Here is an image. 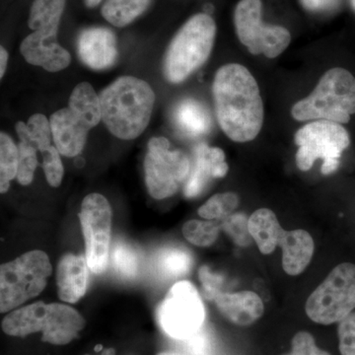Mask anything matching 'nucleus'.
Listing matches in <instances>:
<instances>
[{
    "mask_svg": "<svg viewBox=\"0 0 355 355\" xmlns=\"http://www.w3.org/2000/svg\"><path fill=\"white\" fill-rule=\"evenodd\" d=\"M173 121L178 130L189 137L207 135L211 128V116L207 107L196 99H184L173 112Z\"/></svg>",
    "mask_w": 355,
    "mask_h": 355,
    "instance_id": "nucleus-20",
    "label": "nucleus"
},
{
    "mask_svg": "<svg viewBox=\"0 0 355 355\" xmlns=\"http://www.w3.org/2000/svg\"><path fill=\"white\" fill-rule=\"evenodd\" d=\"M19 151V165H18L17 180L23 186L32 183L35 171L38 166L37 149L28 142L20 141L18 144Z\"/></svg>",
    "mask_w": 355,
    "mask_h": 355,
    "instance_id": "nucleus-32",
    "label": "nucleus"
},
{
    "mask_svg": "<svg viewBox=\"0 0 355 355\" xmlns=\"http://www.w3.org/2000/svg\"><path fill=\"white\" fill-rule=\"evenodd\" d=\"M43 154V168L46 181L53 188H58L62 182L64 175V165L57 147L51 146Z\"/></svg>",
    "mask_w": 355,
    "mask_h": 355,
    "instance_id": "nucleus-33",
    "label": "nucleus"
},
{
    "mask_svg": "<svg viewBox=\"0 0 355 355\" xmlns=\"http://www.w3.org/2000/svg\"><path fill=\"white\" fill-rule=\"evenodd\" d=\"M217 121L235 142L252 141L265 119L258 83L244 65L228 64L217 70L212 85Z\"/></svg>",
    "mask_w": 355,
    "mask_h": 355,
    "instance_id": "nucleus-1",
    "label": "nucleus"
},
{
    "mask_svg": "<svg viewBox=\"0 0 355 355\" xmlns=\"http://www.w3.org/2000/svg\"><path fill=\"white\" fill-rule=\"evenodd\" d=\"M51 273L49 257L42 251L28 252L1 266L0 311L18 307L44 291Z\"/></svg>",
    "mask_w": 355,
    "mask_h": 355,
    "instance_id": "nucleus-5",
    "label": "nucleus"
},
{
    "mask_svg": "<svg viewBox=\"0 0 355 355\" xmlns=\"http://www.w3.org/2000/svg\"><path fill=\"white\" fill-rule=\"evenodd\" d=\"M20 51L28 64L43 67L46 71H60L71 62L70 53L58 43V39L44 38L35 32L23 40Z\"/></svg>",
    "mask_w": 355,
    "mask_h": 355,
    "instance_id": "nucleus-16",
    "label": "nucleus"
},
{
    "mask_svg": "<svg viewBox=\"0 0 355 355\" xmlns=\"http://www.w3.org/2000/svg\"><path fill=\"white\" fill-rule=\"evenodd\" d=\"M228 172L225 154L218 147L200 144L195 148L193 169L184 186L187 198H196L202 193L211 179L223 178Z\"/></svg>",
    "mask_w": 355,
    "mask_h": 355,
    "instance_id": "nucleus-13",
    "label": "nucleus"
},
{
    "mask_svg": "<svg viewBox=\"0 0 355 355\" xmlns=\"http://www.w3.org/2000/svg\"><path fill=\"white\" fill-rule=\"evenodd\" d=\"M85 327V320L73 308L58 303L46 306L42 340L55 345H64L78 336Z\"/></svg>",
    "mask_w": 355,
    "mask_h": 355,
    "instance_id": "nucleus-15",
    "label": "nucleus"
},
{
    "mask_svg": "<svg viewBox=\"0 0 355 355\" xmlns=\"http://www.w3.org/2000/svg\"><path fill=\"white\" fill-rule=\"evenodd\" d=\"M111 259L114 270L123 279H133L139 275V254L127 243H116L112 250Z\"/></svg>",
    "mask_w": 355,
    "mask_h": 355,
    "instance_id": "nucleus-29",
    "label": "nucleus"
},
{
    "mask_svg": "<svg viewBox=\"0 0 355 355\" xmlns=\"http://www.w3.org/2000/svg\"><path fill=\"white\" fill-rule=\"evenodd\" d=\"M77 51L83 64L90 69H110L118 57L116 35L106 27L86 28L79 34Z\"/></svg>",
    "mask_w": 355,
    "mask_h": 355,
    "instance_id": "nucleus-12",
    "label": "nucleus"
},
{
    "mask_svg": "<svg viewBox=\"0 0 355 355\" xmlns=\"http://www.w3.org/2000/svg\"><path fill=\"white\" fill-rule=\"evenodd\" d=\"M187 349L195 355H205L209 350V340L207 334L200 330L198 334L191 336L188 340H184Z\"/></svg>",
    "mask_w": 355,
    "mask_h": 355,
    "instance_id": "nucleus-37",
    "label": "nucleus"
},
{
    "mask_svg": "<svg viewBox=\"0 0 355 355\" xmlns=\"http://www.w3.org/2000/svg\"><path fill=\"white\" fill-rule=\"evenodd\" d=\"M248 231L263 254H272L279 246L280 240L286 232L275 212L268 209L256 210L250 216Z\"/></svg>",
    "mask_w": 355,
    "mask_h": 355,
    "instance_id": "nucleus-21",
    "label": "nucleus"
},
{
    "mask_svg": "<svg viewBox=\"0 0 355 355\" xmlns=\"http://www.w3.org/2000/svg\"><path fill=\"white\" fill-rule=\"evenodd\" d=\"M200 279L202 284L203 295L205 298L211 299L214 298L221 293L220 288L223 279L220 275L212 273L207 266H202L200 270Z\"/></svg>",
    "mask_w": 355,
    "mask_h": 355,
    "instance_id": "nucleus-36",
    "label": "nucleus"
},
{
    "mask_svg": "<svg viewBox=\"0 0 355 355\" xmlns=\"http://www.w3.org/2000/svg\"><path fill=\"white\" fill-rule=\"evenodd\" d=\"M355 309V265L340 263L313 291L306 302L308 317L315 323H340Z\"/></svg>",
    "mask_w": 355,
    "mask_h": 355,
    "instance_id": "nucleus-7",
    "label": "nucleus"
},
{
    "mask_svg": "<svg viewBox=\"0 0 355 355\" xmlns=\"http://www.w3.org/2000/svg\"><path fill=\"white\" fill-rule=\"evenodd\" d=\"M85 6L89 8H94V7L99 6L101 3L102 0H83Z\"/></svg>",
    "mask_w": 355,
    "mask_h": 355,
    "instance_id": "nucleus-40",
    "label": "nucleus"
},
{
    "mask_svg": "<svg viewBox=\"0 0 355 355\" xmlns=\"http://www.w3.org/2000/svg\"><path fill=\"white\" fill-rule=\"evenodd\" d=\"M291 354L284 355H331L317 347L314 338L308 331H299L292 338Z\"/></svg>",
    "mask_w": 355,
    "mask_h": 355,
    "instance_id": "nucleus-35",
    "label": "nucleus"
},
{
    "mask_svg": "<svg viewBox=\"0 0 355 355\" xmlns=\"http://www.w3.org/2000/svg\"><path fill=\"white\" fill-rule=\"evenodd\" d=\"M16 132L20 141L28 142L41 153L51 146L53 132L51 121L44 114H33L27 123L18 121L16 123Z\"/></svg>",
    "mask_w": 355,
    "mask_h": 355,
    "instance_id": "nucleus-26",
    "label": "nucleus"
},
{
    "mask_svg": "<svg viewBox=\"0 0 355 355\" xmlns=\"http://www.w3.org/2000/svg\"><path fill=\"white\" fill-rule=\"evenodd\" d=\"M193 258L187 250L182 248H165L156 257L159 272L167 279H177L190 272Z\"/></svg>",
    "mask_w": 355,
    "mask_h": 355,
    "instance_id": "nucleus-27",
    "label": "nucleus"
},
{
    "mask_svg": "<svg viewBox=\"0 0 355 355\" xmlns=\"http://www.w3.org/2000/svg\"><path fill=\"white\" fill-rule=\"evenodd\" d=\"M102 121L110 132L123 140L139 137L149 125L155 94L146 81L121 76L99 94Z\"/></svg>",
    "mask_w": 355,
    "mask_h": 355,
    "instance_id": "nucleus-2",
    "label": "nucleus"
},
{
    "mask_svg": "<svg viewBox=\"0 0 355 355\" xmlns=\"http://www.w3.org/2000/svg\"><path fill=\"white\" fill-rule=\"evenodd\" d=\"M184 238L198 247H209L216 241L218 227L209 221L191 220L183 226Z\"/></svg>",
    "mask_w": 355,
    "mask_h": 355,
    "instance_id": "nucleus-31",
    "label": "nucleus"
},
{
    "mask_svg": "<svg viewBox=\"0 0 355 355\" xmlns=\"http://www.w3.org/2000/svg\"><path fill=\"white\" fill-rule=\"evenodd\" d=\"M350 3H352V8L355 11V0H350Z\"/></svg>",
    "mask_w": 355,
    "mask_h": 355,
    "instance_id": "nucleus-43",
    "label": "nucleus"
},
{
    "mask_svg": "<svg viewBox=\"0 0 355 355\" xmlns=\"http://www.w3.org/2000/svg\"><path fill=\"white\" fill-rule=\"evenodd\" d=\"M156 315L166 335L184 342L202 330L205 305L198 289L190 282L182 280L171 287Z\"/></svg>",
    "mask_w": 355,
    "mask_h": 355,
    "instance_id": "nucleus-9",
    "label": "nucleus"
},
{
    "mask_svg": "<svg viewBox=\"0 0 355 355\" xmlns=\"http://www.w3.org/2000/svg\"><path fill=\"white\" fill-rule=\"evenodd\" d=\"M239 205V198L234 193H217L198 209V214L205 219L224 218L232 214Z\"/></svg>",
    "mask_w": 355,
    "mask_h": 355,
    "instance_id": "nucleus-30",
    "label": "nucleus"
},
{
    "mask_svg": "<svg viewBox=\"0 0 355 355\" xmlns=\"http://www.w3.org/2000/svg\"><path fill=\"white\" fill-rule=\"evenodd\" d=\"M69 108L85 123L89 130L102 121L101 103L91 84L83 83L76 86L69 97Z\"/></svg>",
    "mask_w": 355,
    "mask_h": 355,
    "instance_id": "nucleus-24",
    "label": "nucleus"
},
{
    "mask_svg": "<svg viewBox=\"0 0 355 355\" xmlns=\"http://www.w3.org/2000/svg\"><path fill=\"white\" fill-rule=\"evenodd\" d=\"M355 114V77L349 70L335 67L324 72L316 87L292 106L295 121H330L347 123Z\"/></svg>",
    "mask_w": 355,
    "mask_h": 355,
    "instance_id": "nucleus-3",
    "label": "nucleus"
},
{
    "mask_svg": "<svg viewBox=\"0 0 355 355\" xmlns=\"http://www.w3.org/2000/svg\"><path fill=\"white\" fill-rule=\"evenodd\" d=\"M88 270L86 257L72 254L62 257L57 272L58 297L64 302H78L87 289Z\"/></svg>",
    "mask_w": 355,
    "mask_h": 355,
    "instance_id": "nucleus-18",
    "label": "nucleus"
},
{
    "mask_svg": "<svg viewBox=\"0 0 355 355\" xmlns=\"http://www.w3.org/2000/svg\"><path fill=\"white\" fill-rule=\"evenodd\" d=\"M67 0H34L30 9V29L40 36L58 39V28Z\"/></svg>",
    "mask_w": 355,
    "mask_h": 355,
    "instance_id": "nucleus-22",
    "label": "nucleus"
},
{
    "mask_svg": "<svg viewBox=\"0 0 355 355\" xmlns=\"http://www.w3.org/2000/svg\"><path fill=\"white\" fill-rule=\"evenodd\" d=\"M261 12V0H240L234 12L238 38L252 55L279 57L291 44V33L282 26L263 24Z\"/></svg>",
    "mask_w": 355,
    "mask_h": 355,
    "instance_id": "nucleus-10",
    "label": "nucleus"
},
{
    "mask_svg": "<svg viewBox=\"0 0 355 355\" xmlns=\"http://www.w3.org/2000/svg\"><path fill=\"white\" fill-rule=\"evenodd\" d=\"M279 246L282 249V268L287 275H298L304 272L314 254V240L302 229L286 231Z\"/></svg>",
    "mask_w": 355,
    "mask_h": 355,
    "instance_id": "nucleus-19",
    "label": "nucleus"
},
{
    "mask_svg": "<svg viewBox=\"0 0 355 355\" xmlns=\"http://www.w3.org/2000/svg\"><path fill=\"white\" fill-rule=\"evenodd\" d=\"M157 355H181V354H174V352H161V354H159Z\"/></svg>",
    "mask_w": 355,
    "mask_h": 355,
    "instance_id": "nucleus-42",
    "label": "nucleus"
},
{
    "mask_svg": "<svg viewBox=\"0 0 355 355\" xmlns=\"http://www.w3.org/2000/svg\"><path fill=\"white\" fill-rule=\"evenodd\" d=\"M214 302L222 316L240 327L254 324L263 316L265 311L263 300L253 291L221 292L214 298Z\"/></svg>",
    "mask_w": 355,
    "mask_h": 355,
    "instance_id": "nucleus-17",
    "label": "nucleus"
},
{
    "mask_svg": "<svg viewBox=\"0 0 355 355\" xmlns=\"http://www.w3.org/2000/svg\"><path fill=\"white\" fill-rule=\"evenodd\" d=\"M7 62H8V53L3 46H1L0 48V77H3L6 73Z\"/></svg>",
    "mask_w": 355,
    "mask_h": 355,
    "instance_id": "nucleus-39",
    "label": "nucleus"
},
{
    "mask_svg": "<svg viewBox=\"0 0 355 355\" xmlns=\"http://www.w3.org/2000/svg\"><path fill=\"white\" fill-rule=\"evenodd\" d=\"M53 140L58 153L65 157H76L85 146L89 128L70 108L58 110L51 114Z\"/></svg>",
    "mask_w": 355,
    "mask_h": 355,
    "instance_id": "nucleus-14",
    "label": "nucleus"
},
{
    "mask_svg": "<svg viewBox=\"0 0 355 355\" xmlns=\"http://www.w3.org/2000/svg\"><path fill=\"white\" fill-rule=\"evenodd\" d=\"M299 147L296 164L301 171H309L318 159H323L322 173L330 175L340 166L342 154L350 144L349 132L340 123L314 121L299 128L294 137Z\"/></svg>",
    "mask_w": 355,
    "mask_h": 355,
    "instance_id": "nucleus-6",
    "label": "nucleus"
},
{
    "mask_svg": "<svg viewBox=\"0 0 355 355\" xmlns=\"http://www.w3.org/2000/svg\"><path fill=\"white\" fill-rule=\"evenodd\" d=\"M101 355H116V350L114 349H107L103 352Z\"/></svg>",
    "mask_w": 355,
    "mask_h": 355,
    "instance_id": "nucleus-41",
    "label": "nucleus"
},
{
    "mask_svg": "<svg viewBox=\"0 0 355 355\" xmlns=\"http://www.w3.org/2000/svg\"><path fill=\"white\" fill-rule=\"evenodd\" d=\"M46 305L36 302L13 311L2 321V330L6 335L19 338L42 331Z\"/></svg>",
    "mask_w": 355,
    "mask_h": 355,
    "instance_id": "nucleus-23",
    "label": "nucleus"
},
{
    "mask_svg": "<svg viewBox=\"0 0 355 355\" xmlns=\"http://www.w3.org/2000/svg\"><path fill=\"white\" fill-rule=\"evenodd\" d=\"M85 240L86 260L91 272L99 275L109 263L112 209L104 196L91 193L84 198L79 212Z\"/></svg>",
    "mask_w": 355,
    "mask_h": 355,
    "instance_id": "nucleus-11",
    "label": "nucleus"
},
{
    "mask_svg": "<svg viewBox=\"0 0 355 355\" xmlns=\"http://www.w3.org/2000/svg\"><path fill=\"white\" fill-rule=\"evenodd\" d=\"M19 151L11 137L6 132L0 135V191L6 193L10 181L17 177Z\"/></svg>",
    "mask_w": 355,
    "mask_h": 355,
    "instance_id": "nucleus-28",
    "label": "nucleus"
},
{
    "mask_svg": "<svg viewBox=\"0 0 355 355\" xmlns=\"http://www.w3.org/2000/svg\"><path fill=\"white\" fill-rule=\"evenodd\" d=\"M151 0H107L101 13L112 25L125 27L148 8Z\"/></svg>",
    "mask_w": 355,
    "mask_h": 355,
    "instance_id": "nucleus-25",
    "label": "nucleus"
},
{
    "mask_svg": "<svg viewBox=\"0 0 355 355\" xmlns=\"http://www.w3.org/2000/svg\"><path fill=\"white\" fill-rule=\"evenodd\" d=\"M338 340L342 355H355V312L338 324Z\"/></svg>",
    "mask_w": 355,
    "mask_h": 355,
    "instance_id": "nucleus-34",
    "label": "nucleus"
},
{
    "mask_svg": "<svg viewBox=\"0 0 355 355\" xmlns=\"http://www.w3.org/2000/svg\"><path fill=\"white\" fill-rule=\"evenodd\" d=\"M338 1V0H301L306 9L315 12L330 10L336 6Z\"/></svg>",
    "mask_w": 355,
    "mask_h": 355,
    "instance_id": "nucleus-38",
    "label": "nucleus"
},
{
    "mask_svg": "<svg viewBox=\"0 0 355 355\" xmlns=\"http://www.w3.org/2000/svg\"><path fill=\"white\" fill-rule=\"evenodd\" d=\"M190 172V159L182 150H173L169 140L165 137L149 140L144 175L151 197L156 200L172 197L186 184Z\"/></svg>",
    "mask_w": 355,
    "mask_h": 355,
    "instance_id": "nucleus-8",
    "label": "nucleus"
},
{
    "mask_svg": "<svg viewBox=\"0 0 355 355\" xmlns=\"http://www.w3.org/2000/svg\"><path fill=\"white\" fill-rule=\"evenodd\" d=\"M216 25L207 13H198L177 32L166 51L163 71L169 83H181L209 60Z\"/></svg>",
    "mask_w": 355,
    "mask_h": 355,
    "instance_id": "nucleus-4",
    "label": "nucleus"
}]
</instances>
